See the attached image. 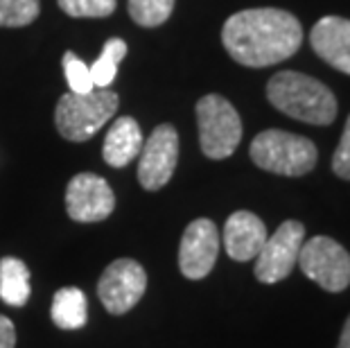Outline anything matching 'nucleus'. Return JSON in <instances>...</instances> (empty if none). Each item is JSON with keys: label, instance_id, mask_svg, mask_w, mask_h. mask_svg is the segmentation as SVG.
I'll return each instance as SVG.
<instances>
[{"label": "nucleus", "instance_id": "20", "mask_svg": "<svg viewBox=\"0 0 350 348\" xmlns=\"http://www.w3.org/2000/svg\"><path fill=\"white\" fill-rule=\"evenodd\" d=\"M57 5L70 18H107L116 12L118 0H57Z\"/></svg>", "mask_w": 350, "mask_h": 348}, {"label": "nucleus", "instance_id": "18", "mask_svg": "<svg viewBox=\"0 0 350 348\" xmlns=\"http://www.w3.org/2000/svg\"><path fill=\"white\" fill-rule=\"evenodd\" d=\"M176 0H129L126 10L140 27H159L172 16Z\"/></svg>", "mask_w": 350, "mask_h": 348}, {"label": "nucleus", "instance_id": "5", "mask_svg": "<svg viewBox=\"0 0 350 348\" xmlns=\"http://www.w3.org/2000/svg\"><path fill=\"white\" fill-rule=\"evenodd\" d=\"M199 145L208 159H228L242 140V120L224 95L208 93L197 102Z\"/></svg>", "mask_w": 350, "mask_h": 348}, {"label": "nucleus", "instance_id": "24", "mask_svg": "<svg viewBox=\"0 0 350 348\" xmlns=\"http://www.w3.org/2000/svg\"><path fill=\"white\" fill-rule=\"evenodd\" d=\"M337 348H350V314L344 323V328H341V335H339V344Z\"/></svg>", "mask_w": 350, "mask_h": 348}, {"label": "nucleus", "instance_id": "17", "mask_svg": "<svg viewBox=\"0 0 350 348\" xmlns=\"http://www.w3.org/2000/svg\"><path fill=\"white\" fill-rule=\"evenodd\" d=\"M126 57V43L122 39H109L104 43L102 48V55L98 57L88 72H91V79H93V86L95 88H109L113 84V79L118 75V66Z\"/></svg>", "mask_w": 350, "mask_h": 348}, {"label": "nucleus", "instance_id": "11", "mask_svg": "<svg viewBox=\"0 0 350 348\" xmlns=\"http://www.w3.org/2000/svg\"><path fill=\"white\" fill-rule=\"evenodd\" d=\"M219 254V231L213 219H192L178 244V269L185 278L201 280L213 271Z\"/></svg>", "mask_w": 350, "mask_h": 348}, {"label": "nucleus", "instance_id": "4", "mask_svg": "<svg viewBox=\"0 0 350 348\" xmlns=\"http://www.w3.org/2000/svg\"><path fill=\"white\" fill-rule=\"evenodd\" d=\"M120 98L109 88H95L86 95L66 93L55 109L57 131L70 143H86L116 116Z\"/></svg>", "mask_w": 350, "mask_h": 348}, {"label": "nucleus", "instance_id": "23", "mask_svg": "<svg viewBox=\"0 0 350 348\" xmlns=\"http://www.w3.org/2000/svg\"><path fill=\"white\" fill-rule=\"evenodd\" d=\"M0 348H16V328L5 314H0Z\"/></svg>", "mask_w": 350, "mask_h": 348}, {"label": "nucleus", "instance_id": "2", "mask_svg": "<svg viewBox=\"0 0 350 348\" xmlns=\"http://www.w3.org/2000/svg\"><path fill=\"white\" fill-rule=\"evenodd\" d=\"M267 100L294 120L325 127L337 120V98L323 81L299 70L275 72L267 84Z\"/></svg>", "mask_w": 350, "mask_h": 348}, {"label": "nucleus", "instance_id": "13", "mask_svg": "<svg viewBox=\"0 0 350 348\" xmlns=\"http://www.w3.org/2000/svg\"><path fill=\"white\" fill-rule=\"evenodd\" d=\"M267 238H269V233H267L265 222L256 213L237 211L226 219L224 247L226 254L237 263L253 260L260 254V249L265 247Z\"/></svg>", "mask_w": 350, "mask_h": 348}, {"label": "nucleus", "instance_id": "7", "mask_svg": "<svg viewBox=\"0 0 350 348\" xmlns=\"http://www.w3.org/2000/svg\"><path fill=\"white\" fill-rule=\"evenodd\" d=\"M305 242V226L296 219H287L269 235L265 247L256 256V278L265 285L285 280L299 263L301 247Z\"/></svg>", "mask_w": 350, "mask_h": 348}, {"label": "nucleus", "instance_id": "14", "mask_svg": "<svg viewBox=\"0 0 350 348\" xmlns=\"http://www.w3.org/2000/svg\"><path fill=\"white\" fill-rule=\"evenodd\" d=\"M143 150V131L136 118L122 116L111 124L102 145V157L111 168H126Z\"/></svg>", "mask_w": 350, "mask_h": 348}, {"label": "nucleus", "instance_id": "3", "mask_svg": "<svg viewBox=\"0 0 350 348\" xmlns=\"http://www.w3.org/2000/svg\"><path fill=\"white\" fill-rule=\"evenodd\" d=\"M249 154L260 170L280 176H305L319 161V150L310 138L282 129L260 131L253 138Z\"/></svg>", "mask_w": 350, "mask_h": 348}, {"label": "nucleus", "instance_id": "22", "mask_svg": "<svg viewBox=\"0 0 350 348\" xmlns=\"http://www.w3.org/2000/svg\"><path fill=\"white\" fill-rule=\"evenodd\" d=\"M332 172L339 176V179L350 181V116L346 120L344 134L337 145V150L332 154Z\"/></svg>", "mask_w": 350, "mask_h": 348}, {"label": "nucleus", "instance_id": "9", "mask_svg": "<svg viewBox=\"0 0 350 348\" xmlns=\"http://www.w3.org/2000/svg\"><path fill=\"white\" fill-rule=\"evenodd\" d=\"M178 163V134L172 124H159L138 154V181L145 190H161L172 179Z\"/></svg>", "mask_w": 350, "mask_h": 348}, {"label": "nucleus", "instance_id": "19", "mask_svg": "<svg viewBox=\"0 0 350 348\" xmlns=\"http://www.w3.org/2000/svg\"><path fill=\"white\" fill-rule=\"evenodd\" d=\"M39 0H0V27H25L39 18Z\"/></svg>", "mask_w": 350, "mask_h": 348}, {"label": "nucleus", "instance_id": "21", "mask_svg": "<svg viewBox=\"0 0 350 348\" xmlns=\"http://www.w3.org/2000/svg\"><path fill=\"white\" fill-rule=\"evenodd\" d=\"M64 72H66V81H68V86H70V93L86 95L95 91L88 66L81 62L75 53H70V50L64 55Z\"/></svg>", "mask_w": 350, "mask_h": 348}, {"label": "nucleus", "instance_id": "10", "mask_svg": "<svg viewBox=\"0 0 350 348\" xmlns=\"http://www.w3.org/2000/svg\"><path fill=\"white\" fill-rule=\"evenodd\" d=\"M116 211V195L107 179L93 174L81 172L75 174L68 181L66 188V213L70 219L91 224V222L107 219Z\"/></svg>", "mask_w": 350, "mask_h": 348}, {"label": "nucleus", "instance_id": "6", "mask_svg": "<svg viewBox=\"0 0 350 348\" xmlns=\"http://www.w3.org/2000/svg\"><path fill=\"white\" fill-rule=\"evenodd\" d=\"M299 267L325 292L337 294L350 285V254L346 247L327 235H314L303 242Z\"/></svg>", "mask_w": 350, "mask_h": 348}, {"label": "nucleus", "instance_id": "16", "mask_svg": "<svg viewBox=\"0 0 350 348\" xmlns=\"http://www.w3.org/2000/svg\"><path fill=\"white\" fill-rule=\"evenodd\" d=\"M29 269L21 258L7 256L0 260V299L7 306L23 308L29 301Z\"/></svg>", "mask_w": 350, "mask_h": 348}, {"label": "nucleus", "instance_id": "15", "mask_svg": "<svg viewBox=\"0 0 350 348\" xmlns=\"http://www.w3.org/2000/svg\"><path fill=\"white\" fill-rule=\"evenodd\" d=\"M52 321L62 330H77L84 328L88 321V303L86 294L79 287H62L57 290L50 308Z\"/></svg>", "mask_w": 350, "mask_h": 348}, {"label": "nucleus", "instance_id": "12", "mask_svg": "<svg viewBox=\"0 0 350 348\" xmlns=\"http://www.w3.org/2000/svg\"><path fill=\"white\" fill-rule=\"evenodd\" d=\"M310 46L327 66L350 75V18H319L310 32Z\"/></svg>", "mask_w": 350, "mask_h": 348}, {"label": "nucleus", "instance_id": "1", "mask_svg": "<svg viewBox=\"0 0 350 348\" xmlns=\"http://www.w3.org/2000/svg\"><path fill=\"white\" fill-rule=\"evenodd\" d=\"M221 43L233 62L249 68H265L299 53L303 25L294 14L275 7L244 10L226 18Z\"/></svg>", "mask_w": 350, "mask_h": 348}, {"label": "nucleus", "instance_id": "8", "mask_svg": "<svg viewBox=\"0 0 350 348\" xmlns=\"http://www.w3.org/2000/svg\"><path fill=\"white\" fill-rule=\"evenodd\" d=\"M147 290V271L133 258H118L102 271L98 296L111 314H126L143 299Z\"/></svg>", "mask_w": 350, "mask_h": 348}]
</instances>
